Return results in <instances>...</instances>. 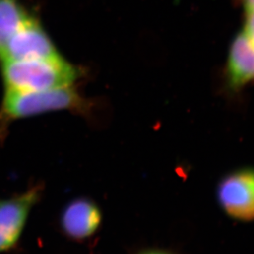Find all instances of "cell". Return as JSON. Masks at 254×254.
Instances as JSON below:
<instances>
[{
    "label": "cell",
    "instance_id": "1",
    "mask_svg": "<svg viewBox=\"0 0 254 254\" xmlns=\"http://www.w3.org/2000/svg\"><path fill=\"white\" fill-rule=\"evenodd\" d=\"M2 77L6 89L37 92L73 86L80 77V70L60 56L48 59L3 61Z\"/></svg>",
    "mask_w": 254,
    "mask_h": 254
},
{
    "label": "cell",
    "instance_id": "2",
    "mask_svg": "<svg viewBox=\"0 0 254 254\" xmlns=\"http://www.w3.org/2000/svg\"><path fill=\"white\" fill-rule=\"evenodd\" d=\"M87 102L73 88L47 91H18L6 89L0 109V122L42 115L57 111H83Z\"/></svg>",
    "mask_w": 254,
    "mask_h": 254
},
{
    "label": "cell",
    "instance_id": "3",
    "mask_svg": "<svg viewBox=\"0 0 254 254\" xmlns=\"http://www.w3.org/2000/svg\"><path fill=\"white\" fill-rule=\"evenodd\" d=\"M216 197L224 212L234 220H254V168H241L219 181Z\"/></svg>",
    "mask_w": 254,
    "mask_h": 254
},
{
    "label": "cell",
    "instance_id": "4",
    "mask_svg": "<svg viewBox=\"0 0 254 254\" xmlns=\"http://www.w3.org/2000/svg\"><path fill=\"white\" fill-rule=\"evenodd\" d=\"M42 194L40 185L19 195L0 200V253L7 252L17 245L32 208Z\"/></svg>",
    "mask_w": 254,
    "mask_h": 254
},
{
    "label": "cell",
    "instance_id": "5",
    "mask_svg": "<svg viewBox=\"0 0 254 254\" xmlns=\"http://www.w3.org/2000/svg\"><path fill=\"white\" fill-rule=\"evenodd\" d=\"M60 56L62 55L49 35L32 16L8 40L0 60L3 62L48 59Z\"/></svg>",
    "mask_w": 254,
    "mask_h": 254
},
{
    "label": "cell",
    "instance_id": "6",
    "mask_svg": "<svg viewBox=\"0 0 254 254\" xmlns=\"http://www.w3.org/2000/svg\"><path fill=\"white\" fill-rule=\"evenodd\" d=\"M103 220L100 207L88 198H77L63 208L60 218L61 230L66 237L83 241L92 237Z\"/></svg>",
    "mask_w": 254,
    "mask_h": 254
},
{
    "label": "cell",
    "instance_id": "7",
    "mask_svg": "<svg viewBox=\"0 0 254 254\" xmlns=\"http://www.w3.org/2000/svg\"><path fill=\"white\" fill-rule=\"evenodd\" d=\"M225 73L232 90H239L254 81V45L242 32L231 42Z\"/></svg>",
    "mask_w": 254,
    "mask_h": 254
},
{
    "label": "cell",
    "instance_id": "8",
    "mask_svg": "<svg viewBox=\"0 0 254 254\" xmlns=\"http://www.w3.org/2000/svg\"><path fill=\"white\" fill-rule=\"evenodd\" d=\"M32 17L21 0H0V57L8 40Z\"/></svg>",
    "mask_w": 254,
    "mask_h": 254
},
{
    "label": "cell",
    "instance_id": "9",
    "mask_svg": "<svg viewBox=\"0 0 254 254\" xmlns=\"http://www.w3.org/2000/svg\"><path fill=\"white\" fill-rule=\"evenodd\" d=\"M243 33L254 45V8L245 9Z\"/></svg>",
    "mask_w": 254,
    "mask_h": 254
},
{
    "label": "cell",
    "instance_id": "10",
    "mask_svg": "<svg viewBox=\"0 0 254 254\" xmlns=\"http://www.w3.org/2000/svg\"><path fill=\"white\" fill-rule=\"evenodd\" d=\"M138 254H174L169 252L166 250H158V249H151V250H145L139 252Z\"/></svg>",
    "mask_w": 254,
    "mask_h": 254
},
{
    "label": "cell",
    "instance_id": "11",
    "mask_svg": "<svg viewBox=\"0 0 254 254\" xmlns=\"http://www.w3.org/2000/svg\"><path fill=\"white\" fill-rule=\"evenodd\" d=\"M244 9L254 8V0H240Z\"/></svg>",
    "mask_w": 254,
    "mask_h": 254
}]
</instances>
